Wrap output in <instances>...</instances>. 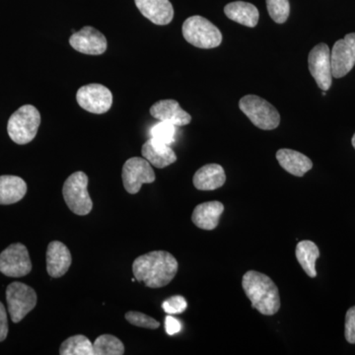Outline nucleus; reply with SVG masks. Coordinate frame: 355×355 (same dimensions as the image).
Wrapping results in <instances>:
<instances>
[{
    "instance_id": "f257e3e1",
    "label": "nucleus",
    "mask_w": 355,
    "mask_h": 355,
    "mask_svg": "<svg viewBox=\"0 0 355 355\" xmlns=\"http://www.w3.org/2000/svg\"><path fill=\"white\" fill-rule=\"evenodd\" d=\"M178 261L172 254L166 251H153L135 259L132 272L135 279L149 288H161L168 286L178 272Z\"/></svg>"
},
{
    "instance_id": "f03ea898",
    "label": "nucleus",
    "mask_w": 355,
    "mask_h": 355,
    "mask_svg": "<svg viewBox=\"0 0 355 355\" xmlns=\"http://www.w3.org/2000/svg\"><path fill=\"white\" fill-rule=\"evenodd\" d=\"M243 291L251 301L252 307L266 316H272L280 309V296L277 284L270 277L249 270L242 279Z\"/></svg>"
},
{
    "instance_id": "7ed1b4c3",
    "label": "nucleus",
    "mask_w": 355,
    "mask_h": 355,
    "mask_svg": "<svg viewBox=\"0 0 355 355\" xmlns=\"http://www.w3.org/2000/svg\"><path fill=\"white\" fill-rule=\"evenodd\" d=\"M40 125L41 114L38 109L32 105H24L11 114L7 132L15 144L24 146L36 137Z\"/></svg>"
},
{
    "instance_id": "20e7f679",
    "label": "nucleus",
    "mask_w": 355,
    "mask_h": 355,
    "mask_svg": "<svg viewBox=\"0 0 355 355\" xmlns=\"http://www.w3.org/2000/svg\"><path fill=\"white\" fill-rule=\"evenodd\" d=\"M183 36L189 44L200 49H214L220 46L222 34L207 18L195 15L183 24Z\"/></svg>"
},
{
    "instance_id": "39448f33",
    "label": "nucleus",
    "mask_w": 355,
    "mask_h": 355,
    "mask_svg": "<svg viewBox=\"0 0 355 355\" xmlns=\"http://www.w3.org/2000/svg\"><path fill=\"white\" fill-rule=\"evenodd\" d=\"M239 108L254 125L263 130L279 127L280 114L270 103L257 95H246L239 101Z\"/></svg>"
},
{
    "instance_id": "423d86ee",
    "label": "nucleus",
    "mask_w": 355,
    "mask_h": 355,
    "mask_svg": "<svg viewBox=\"0 0 355 355\" xmlns=\"http://www.w3.org/2000/svg\"><path fill=\"white\" fill-rule=\"evenodd\" d=\"M88 177L85 173L78 171L67 178L62 188V195L69 209L77 216L90 214L93 202L89 196Z\"/></svg>"
},
{
    "instance_id": "0eeeda50",
    "label": "nucleus",
    "mask_w": 355,
    "mask_h": 355,
    "mask_svg": "<svg viewBox=\"0 0 355 355\" xmlns=\"http://www.w3.org/2000/svg\"><path fill=\"white\" fill-rule=\"evenodd\" d=\"M8 312L14 323H19L37 305L36 291L22 282H12L6 288Z\"/></svg>"
},
{
    "instance_id": "6e6552de",
    "label": "nucleus",
    "mask_w": 355,
    "mask_h": 355,
    "mask_svg": "<svg viewBox=\"0 0 355 355\" xmlns=\"http://www.w3.org/2000/svg\"><path fill=\"white\" fill-rule=\"evenodd\" d=\"M76 100L79 106L89 113L102 114L112 108L113 94L106 86L92 83L78 89Z\"/></svg>"
},
{
    "instance_id": "1a4fd4ad",
    "label": "nucleus",
    "mask_w": 355,
    "mask_h": 355,
    "mask_svg": "<svg viewBox=\"0 0 355 355\" xmlns=\"http://www.w3.org/2000/svg\"><path fill=\"white\" fill-rule=\"evenodd\" d=\"M31 270V259L25 245L15 243L0 254V272L6 277H22Z\"/></svg>"
},
{
    "instance_id": "9d476101",
    "label": "nucleus",
    "mask_w": 355,
    "mask_h": 355,
    "mask_svg": "<svg viewBox=\"0 0 355 355\" xmlns=\"http://www.w3.org/2000/svg\"><path fill=\"white\" fill-rule=\"evenodd\" d=\"M123 187L130 195L139 193L144 184H151L155 181L150 163L146 158L132 157L128 159L123 167Z\"/></svg>"
},
{
    "instance_id": "9b49d317",
    "label": "nucleus",
    "mask_w": 355,
    "mask_h": 355,
    "mask_svg": "<svg viewBox=\"0 0 355 355\" xmlns=\"http://www.w3.org/2000/svg\"><path fill=\"white\" fill-rule=\"evenodd\" d=\"M308 64L317 85L323 91H328L333 83L331 51L328 44L321 43L314 46L310 51Z\"/></svg>"
},
{
    "instance_id": "f8f14e48",
    "label": "nucleus",
    "mask_w": 355,
    "mask_h": 355,
    "mask_svg": "<svg viewBox=\"0 0 355 355\" xmlns=\"http://www.w3.org/2000/svg\"><path fill=\"white\" fill-rule=\"evenodd\" d=\"M331 73L335 78L349 73L355 65V33L347 34L338 40L331 51Z\"/></svg>"
},
{
    "instance_id": "ddd939ff",
    "label": "nucleus",
    "mask_w": 355,
    "mask_h": 355,
    "mask_svg": "<svg viewBox=\"0 0 355 355\" xmlns=\"http://www.w3.org/2000/svg\"><path fill=\"white\" fill-rule=\"evenodd\" d=\"M69 44L79 53L91 55H102L108 46L104 34L90 26H85L80 31L73 33L70 37Z\"/></svg>"
},
{
    "instance_id": "4468645a",
    "label": "nucleus",
    "mask_w": 355,
    "mask_h": 355,
    "mask_svg": "<svg viewBox=\"0 0 355 355\" xmlns=\"http://www.w3.org/2000/svg\"><path fill=\"white\" fill-rule=\"evenodd\" d=\"M46 270L53 279L64 277L71 266V254L64 243L53 241L49 244L46 254Z\"/></svg>"
},
{
    "instance_id": "2eb2a0df",
    "label": "nucleus",
    "mask_w": 355,
    "mask_h": 355,
    "mask_svg": "<svg viewBox=\"0 0 355 355\" xmlns=\"http://www.w3.org/2000/svg\"><path fill=\"white\" fill-rule=\"evenodd\" d=\"M150 114L156 120L171 123L176 127H184L191 121V114L184 111L179 103L173 99L155 103L150 108Z\"/></svg>"
},
{
    "instance_id": "dca6fc26",
    "label": "nucleus",
    "mask_w": 355,
    "mask_h": 355,
    "mask_svg": "<svg viewBox=\"0 0 355 355\" xmlns=\"http://www.w3.org/2000/svg\"><path fill=\"white\" fill-rule=\"evenodd\" d=\"M140 13L156 25H168L174 18V8L169 0H135Z\"/></svg>"
},
{
    "instance_id": "f3484780",
    "label": "nucleus",
    "mask_w": 355,
    "mask_h": 355,
    "mask_svg": "<svg viewBox=\"0 0 355 355\" xmlns=\"http://www.w3.org/2000/svg\"><path fill=\"white\" fill-rule=\"evenodd\" d=\"M141 154L151 165L159 169H163L177 161L176 153L171 147L153 137L144 144Z\"/></svg>"
},
{
    "instance_id": "a211bd4d",
    "label": "nucleus",
    "mask_w": 355,
    "mask_h": 355,
    "mask_svg": "<svg viewBox=\"0 0 355 355\" xmlns=\"http://www.w3.org/2000/svg\"><path fill=\"white\" fill-rule=\"evenodd\" d=\"M223 211L224 205L217 200L200 203L193 209L191 220L198 228L214 230L218 226Z\"/></svg>"
},
{
    "instance_id": "6ab92c4d",
    "label": "nucleus",
    "mask_w": 355,
    "mask_h": 355,
    "mask_svg": "<svg viewBox=\"0 0 355 355\" xmlns=\"http://www.w3.org/2000/svg\"><path fill=\"white\" fill-rule=\"evenodd\" d=\"M226 182L223 167L219 164H207L196 172L193 183L200 191H214L221 188Z\"/></svg>"
},
{
    "instance_id": "aec40b11",
    "label": "nucleus",
    "mask_w": 355,
    "mask_h": 355,
    "mask_svg": "<svg viewBox=\"0 0 355 355\" xmlns=\"http://www.w3.org/2000/svg\"><path fill=\"white\" fill-rule=\"evenodd\" d=\"M277 159L279 165L296 177H303L313 167L310 158L298 151L292 149L282 148L277 153Z\"/></svg>"
},
{
    "instance_id": "412c9836",
    "label": "nucleus",
    "mask_w": 355,
    "mask_h": 355,
    "mask_svg": "<svg viewBox=\"0 0 355 355\" xmlns=\"http://www.w3.org/2000/svg\"><path fill=\"white\" fill-rule=\"evenodd\" d=\"M224 13L229 19L250 28L256 27L260 18L258 8L245 1L231 2L224 7Z\"/></svg>"
},
{
    "instance_id": "4be33fe9",
    "label": "nucleus",
    "mask_w": 355,
    "mask_h": 355,
    "mask_svg": "<svg viewBox=\"0 0 355 355\" xmlns=\"http://www.w3.org/2000/svg\"><path fill=\"white\" fill-rule=\"evenodd\" d=\"M27 193V184L22 178L4 175L0 176V205L20 202Z\"/></svg>"
},
{
    "instance_id": "5701e85b",
    "label": "nucleus",
    "mask_w": 355,
    "mask_h": 355,
    "mask_svg": "<svg viewBox=\"0 0 355 355\" xmlns=\"http://www.w3.org/2000/svg\"><path fill=\"white\" fill-rule=\"evenodd\" d=\"M296 259L309 277H317L316 261L320 257L319 248L314 242L309 240L300 241L296 246Z\"/></svg>"
},
{
    "instance_id": "b1692460",
    "label": "nucleus",
    "mask_w": 355,
    "mask_h": 355,
    "mask_svg": "<svg viewBox=\"0 0 355 355\" xmlns=\"http://www.w3.org/2000/svg\"><path fill=\"white\" fill-rule=\"evenodd\" d=\"M60 355H94L93 343L83 335L70 336L60 345Z\"/></svg>"
},
{
    "instance_id": "393cba45",
    "label": "nucleus",
    "mask_w": 355,
    "mask_h": 355,
    "mask_svg": "<svg viewBox=\"0 0 355 355\" xmlns=\"http://www.w3.org/2000/svg\"><path fill=\"white\" fill-rule=\"evenodd\" d=\"M94 355H123L125 345L120 338L112 335H102L93 343Z\"/></svg>"
},
{
    "instance_id": "a878e982",
    "label": "nucleus",
    "mask_w": 355,
    "mask_h": 355,
    "mask_svg": "<svg viewBox=\"0 0 355 355\" xmlns=\"http://www.w3.org/2000/svg\"><path fill=\"white\" fill-rule=\"evenodd\" d=\"M268 14L277 24H284L291 13L289 0H266Z\"/></svg>"
},
{
    "instance_id": "bb28decb",
    "label": "nucleus",
    "mask_w": 355,
    "mask_h": 355,
    "mask_svg": "<svg viewBox=\"0 0 355 355\" xmlns=\"http://www.w3.org/2000/svg\"><path fill=\"white\" fill-rule=\"evenodd\" d=\"M176 133V125L171 123H167V121H160V123L153 125L150 130L151 137L167 144V146H171L173 142L175 141Z\"/></svg>"
},
{
    "instance_id": "cd10ccee",
    "label": "nucleus",
    "mask_w": 355,
    "mask_h": 355,
    "mask_svg": "<svg viewBox=\"0 0 355 355\" xmlns=\"http://www.w3.org/2000/svg\"><path fill=\"white\" fill-rule=\"evenodd\" d=\"M125 320L133 324V326L140 327V328L150 329V330H156L160 327V323L156 321L153 317L147 316L141 312L137 311H130L125 314Z\"/></svg>"
},
{
    "instance_id": "c85d7f7f",
    "label": "nucleus",
    "mask_w": 355,
    "mask_h": 355,
    "mask_svg": "<svg viewBox=\"0 0 355 355\" xmlns=\"http://www.w3.org/2000/svg\"><path fill=\"white\" fill-rule=\"evenodd\" d=\"M188 307L186 299L183 296L176 295L167 299L162 304L163 310L168 314H181Z\"/></svg>"
},
{
    "instance_id": "c756f323",
    "label": "nucleus",
    "mask_w": 355,
    "mask_h": 355,
    "mask_svg": "<svg viewBox=\"0 0 355 355\" xmlns=\"http://www.w3.org/2000/svg\"><path fill=\"white\" fill-rule=\"evenodd\" d=\"M345 340L352 345H355V306L349 308L345 315Z\"/></svg>"
},
{
    "instance_id": "7c9ffc66",
    "label": "nucleus",
    "mask_w": 355,
    "mask_h": 355,
    "mask_svg": "<svg viewBox=\"0 0 355 355\" xmlns=\"http://www.w3.org/2000/svg\"><path fill=\"white\" fill-rule=\"evenodd\" d=\"M8 335V320L4 305L0 302V343L3 342Z\"/></svg>"
},
{
    "instance_id": "2f4dec72",
    "label": "nucleus",
    "mask_w": 355,
    "mask_h": 355,
    "mask_svg": "<svg viewBox=\"0 0 355 355\" xmlns=\"http://www.w3.org/2000/svg\"><path fill=\"white\" fill-rule=\"evenodd\" d=\"M165 328L166 333L169 336L176 335L181 331L182 326L181 323L176 319V318L172 316H167L165 319Z\"/></svg>"
},
{
    "instance_id": "473e14b6",
    "label": "nucleus",
    "mask_w": 355,
    "mask_h": 355,
    "mask_svg": "<svg viewBox=\"0 0 355 355\" xmlns=\"http://www.w3.org/2000/svg\"><path fill=\"white\" fill-rule=\"evenodd\" d=\"M352 146H354V149H355V133H354V137H352Z\"/></svg>"
}]
</instances>
